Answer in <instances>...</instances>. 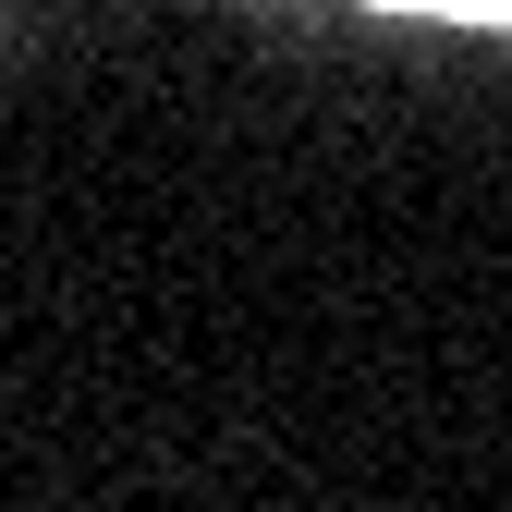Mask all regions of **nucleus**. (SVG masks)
Segmentation results:
<instances>
[{
	"label": "nucleus",
	"instance_id": "nucleus-1",
	"mask_svg": "<svg viewBox=\"0 0 512 512\" xmlns=\"http://www.w3.org/2000/svg\"><path fill=\"white\" fill-rule=\"evenodd\" d=\"M391 13H476V25H512V0H391Z\"/></svg>",
	"mask_w": 512,
	"mask_h": 512
}]
</instances>
